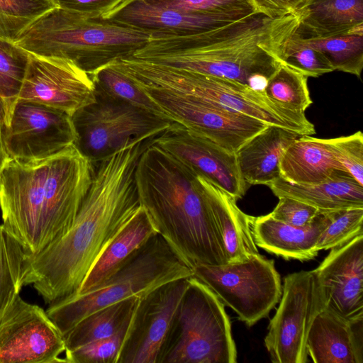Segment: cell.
Masks as SVG:
<instances>
[{
  "label": "cell",
  "mask_w": 363,
  "mask_h": 363,
  "mask_svg": "<svg viewBox=\"0 0 363 363\" xmlns=\"http://www.w3.org/2000/svg\"><path fill=\"white\" fill-rule=\"evenodd\" d=\"M329 223L326 211H320L312 223L303 227L286 224L265 216H250L255 242L285 259L309 260L317 256L318 238Z\"/></svg>",
  "instance_id": "obj_22"
},
{
  "label": "cell",
  "mask_w": 363,
  "mask_h": 363,
  "mask_svg": "<svg viewBox=\"0 0 363 363\" xmlns=\"http://www.w3.org/2000/svg\"><path fill=\"white\" fill-rule=\"evenodd\" d=\"M328 144L344 171L363 186V135H352L327 139Z\"/></svg>",
  "instance_id": "obj_40"
},
{
  "label": "cell",
  "mask_w": 363,
  "mask_h": 363,
  "mask_svg": "<svg viewBox=\"0 0 363 363\" xmlns=\"http://www.w3.org/2000/svg\"><path fill=\"white\" fill-rule=\"evenodd\" d=\"M113 66L134 84L157 88L257 119L299 135H312L314 125L305 113L291 111L263 91L243 84L133 57L116 60Z\"/></svg>",
  "instance_id": "obj_5"
},
{
  "label": "cell",
  "mask_w": 363,
  "mask_h": 363,
  "mask_svg": "<svg viewBox=\"0 0 363 363\" xmlns=\"http://www.w3.org/2000/svg\"><path fill=\"white\" fill-rule=\"evenodd\" d=\"M279 301L264 338L271 361L306 363L309 329L315 317L326 307L325 296L315 270L286 275Z\"/></svg>",
  "instance_id": "obj_10"
},
{
  "label": "cell",
  "mask_w": 363,
  "mask_h": 363,
  "mask_svg": "<svg viewBox=\"0 0 363 363\" xmlns=\"http://www.w3.org/2000/svg\"><path fill=\"white\" fill-rule=\"evenodd\" d=\"M57 6L52 0H0V38L14 43L35 20Z\"/></svg>",
  "instance_id": "obj_35"
},
{
  "label": "cell",
  "mask_w": 363,
  "mask_h": 363,
  "mask_svg": "<svg viewBox=\"0 0 363 363\" xmlns=\"http://www.w3.org/2000/svg\"><path fill=\"white\" fill-rule=\"evenodd\" d=\"M2 135L9 157L23 162L48 159L76 140L69 114L21 99L13 104Z\"/></svg>",
  "instance_id": "obj_13"
},
{
  "label": "cell",
  "mask_w": 363,
  "mask_h": 363,
  "mask_svg": "<svg viewBox=\"0 0 363 363\" xmlns=\"http://www.w3.org/2000/svg\"><path fill=\"white\" fill-rule=\"evenodd\" d=\"M65 111L70 116L96 100L94 84L72 61L29 52L18 99Z\"/></svg>",
  "instance_id": "obj_17"
},
{
  "label": "cell",
  "mask_w": 363,
  "mask_h": 363,
  "mask_svg": "<svg viewBox=\"0 0 363 363\" xmlns=\"http://www.w3.org/2000/svg\"><path fill=\"white\" fill-rule=\"evenodd\" d=\"M138 298H125L83 318L63 335L65 352L116 333L130 323Z\"/></svg>",
  "instance_id": "obj_29"
},
{
  "label": "cell",
  "mask_w": 363,
  "mask_h": 363,
  "mask_svg": "<svg viewBox=\"0 0 363 363\" xmlns=\"http://www.w3.org/2000/svg\"><path fill=\"white\" fill-rule=\"evenodd\" d=\"M308 77L282 63L268 79L263 92L273 102L291 111L305 113L313 104Z\"/></svg>",
  "instance_id": "obj_31"
},
{
  "label": "cell",
  "mask_w": 363,
  "mask_h": 363,
  "mask_svg": "<svg viewBox=\"0 0 363 363\" xmlns=\"http://www.w3.org/2000/svg\"><path fill=\"white\" fill-rule=\"evenodd\" d=\"M135 178L140 204L157 233L192 267L227 263L196 174L151 142L138 159Z\"/></svg>",
  "instance_id": "obj_3"
},
{
  "label": "cell",
  "mask_w": 363,
  "mask_h": 363,
  "mask_svg": "<svg viewBox=\"0 0 363 363\" xmlns=\"http://www.w3.org/2000/svg\"><path fill=\"white\" fill-rule=\"evenodd\" d=\"M62 9L93 18L108 20L125 0H52Z\"/></svg>",
  "instance_id": "obj_42"
},
{
  "label": "cell",
  "mask_w": 363,
  "mask_h": 363,
  "mask_svg": "<svg viewBox=\"0 0 363 363\" xmlns=\"http://www.w3.org/2000/svg\"><path fill=\"white\" fill-rule=\"evenodd\" d=\"M279 197L298 199L320 211L363 207V186L350 174L339 171L332 178L315 184L299 185L281 177L268 186Z\"/></svg>",
  "instance_id": "obj_28"
},
{
  "label": "cell",
  "mask_w": 363,
  "mask_h": 363,
  "mask_svg": "<svg viewBox=\"0 0 363 363\" xmlns=\"http://www.w3.org/2000/svg\"><path fill=\"white\" fill-rule=\"evenodd\" d=\"M49 158L29 162L9 158L0 172L1 225L28 255L38 253Z\"/></svg>",
  "instance_id": "obj_14"
},
{
  "label": "cell",
  "mask_w": 363,
  "mask_h": 363,
  "mask_svg": "<svg viewBox=\"0 0 363 363\" xmlns=\"http://www.w3.org/2000/svg\"><path fill=\"white\" fill-rule=\"evenodd\" d=\"M8 119V109L4 100L0 97V123L6 124Z\"/></svg>",
  "instance_id": "obj_45"
},
{
  "label": "cell",
  "mask_w": 363,
  "mask_h": 363,
  "mask_svg": "<svg viewBox=\"0 0 363 363\" xmlns=\"http://www.w3.org/2000/svg\"><path fill=\"white\" fill-rule=\"evenodd\" d=\"M256 10L269 17L276 18L294 13L306 0H250Z\"/></svg>",
  "instance_id": "obj_43"
},
{
  "label": "cell",
  "mask_w": 363,
  "mask_h": 363,
  "mask_svg": "<svg viewBox=\"0 0 363 363\" xmlns=\"http://www.w3.org/2000/svg\"><path fill=\"white\" fill-rule=\"evenodd\" d=\"M189 279L167 282L138 298L117 363H160Z\"/></svg>",
  "instance_id": "obj_15"
},
{
  "label": "cell",
  "mask_w": 363,
  "mask_h": 363,
  "mask_svg": "<svg viewBox=\"0 0 363 363\" xmlns=\"http://www.w3.org/2000/svg\"><path fill=\"white\" fill-rule=\"evenodd\" d=\"M152 143L196 175H200L236 201L248 188L238 165L235 153L186 129L172 125Z\"/></svg>",
  "instance_id": "obj_18"
},
{
  "label": "cell",
  "mask_w": 363,
  "mask_h": 363,
  "mask_svg": "<svg viewBox=\"0 0 363 363\" xmlns=\"http://www.w3.org/2000/svg\"><path fill=\"white\" fill-rule=\"evenodd\" d=\"M28 253L0 225V319L24 286Z\"/></svg>",
  "instance_id": "obj_30"
},
{
  "label": "cell",
  "mask_w": 363,
  "mask_h": 363,
  "mask_svg": "<svg viewBox=\"0 0 363 363\" xmlns=\"http://www.w3.org/2000/svg\"><path fill=\"white\" fill-rule=\"evenodd\" d=\"M108 20L152 34L167 35L199 33L233 23L220 18L165 6L147 0L123 1Z\"/></svg>",
  "instance_id": "obj_20"
},
{
  "label": "cell",
  "mask_w": 363,
  "mask_h": 363,
  "mask_svg": "<svg viewBox=\"0 0 363 363\" xmlns=\"http://www.w3.org/2000/svg\"><path fill=\"white\" fill-rule=\"evenodd\" d=\"M96 100L75 111L74 145L93 164L128 143L152 140L173 123L95 89Z\"/></svg>",
  "instance_id": "obj_8"
},
{
  "label": "cell",
  "mask_w": 363,
  "mask_h": 363,
  "mask_svg": "<svg viewBox=\"0 0 363 363\" xmlns=\"http://www.w3.org/2000/svg\"><path fill=\"white\" fill-rule=\"evenodd\" d=\"M3 124L0 123V172L3 167L6 164V162L9 159L4 143L3 135H2V127Z\"/></svg>",
  "instance_id": "obj_44"
},
{
  "label": "cell",
  "mask_w": 363,
  "mask_h": 363,
  "mask_svg": "<svg viewBox=\"0 0 363 363\" xmlns=\"http://www.w3.org/2000/svg\"><path fill=\"white\" fill-rule=\"evenodd\" d=\"M88 74L92 79L96 90L113 98L167 118L140 89L109 64Z\"/></svg>",
  "instance_id": "obj_33"
},
{
  "label": "cell",
  "mask_w": 363,
  "mask_h": 363,
  "mask_svg": "<svg viewBox=\"0 0 363 363\" xmlns=\"http://www.w3.org/2000/svg\"><path fill=\"white\" fill-rule=\"evenodd\" d=\"M194 276L206 284L251 327L279 301L282 287L273 259L259 253L246 260L221 265L196 264Z\"/></svg>",
  "instance_id": "obj_9"
},
{
  "label": "cell",
  "mask_w": 363,
  "mask_h": 363,
  "mask_svg": "<svg viewBox=\"0 0 363 363\" xmlns=\"http://www.w3.org/2000/svg\"><path fill=\"white\" fill-rule=\"evenodd\" d=\"M237 350L225 305L189 277L160 363H235Z\"/></svg>",
  "instance_id": "obj_7"
},
{
  "label": "cell",
  "mask_w": 363,
  "mask_h": 363,
  "mask_svg": "<svg viewBox=\"0 0 363 363\" xmlns=\"http://www.w3.org/2000/svg\"><path fill=\"white\" fill-rule=\"evenodd\" d=\"M28 59V52L13 42L0 38V97L7 106L8 118L17 101Z\"/></svg>",
  "instance_id": "obj_34"
},
{
  "label": "cell",
  "mask_w": 363,
  "mask_h": 363,
  "mask_svg": "<svg viewBox=\"0 0 363 363\" xmlns=\"http://www.w3.org/2000/svg\"><path fill=\"white\" fill-rule=\"evenodd\" d=\"M301 136L268 125L235 152L240 172L247 184L269 186L280 177L279 162L289 145Z\"/></svg>",
  "instance_id": "obj_25"
},
{
  "label": "cell",
  "mask_w": 363,
  "mask_h": 363,
  "mask_svg": "<svg viewBox=\"0 0 363 363\" xmlns=\"http://www.w3.org/2000/svg\"><path fill=\"white\" fill-rule=\"evenodd\" d=\"M306 347L315 363H362L363 317L347 320L325 307L311 324Z\"/></svg>",
  "instance_id": "obj_21"
},
{
  "label": "cell",
  "mask_w": 363,
  "mask_h": 363,
  "mask_svg": "<svg viewBox=\"0 0 363 363\" xmlns=\"http://www.w3.org/2000/svg\"><path fill=\"white\" fill-rule=\"evenodd\" d=\"M326 212L329 223L318 238L316 246L318 252L342 245L354 237L363 235V207Z\"/></svg>",
  "instance_id": "obj_37"
},
{
  "label": "cell",
  "mask_w": 363,
  "mask_h": 363,
  "mask_svg": "<svg viewBox=\"0 0 363 363\" xmlns=\"http://www.w3.org/2000/svg\"><path fill=\"white\" fill-rule=\"evenodd\" d=\"M193 276V267L157 233L102 284L49 304L46 312L64 335L95 311L132 296L140 297L167 282Z\"/></svg>",
  "instance_id": "obj_6"
},
{
  "label": "cell",
  "mask_w": 363,
  "mask_h": 363,
  "mask_svg": "<svg viewBox=\"0 0 363 363\" xmlns=\"http://www.w3.org/2000/svg\"><path fill=\"white\" fill-rule=\"evenodd\" d=\"M314 270L326 308L347 320L363 317V235L331 248Z\"/></svg>",
  "instance_id": "obj_19"
},
{
  "label": "cell",
  "mask_w": 363,
  "mask_h": 363,
  "mask_svg": "<svg viewBox=\"0 0 363 363\" xmlns=\"http://www.w3.org/2000/svg\"><path fill=\"white\" fill-rule=\"evenodd\" d=\"M279 169L282 179L299 185L323 182L339 171L345 172L327 139L311 135L298 136L289 145L281 157Z\"/></svg>",
  "instance_id": "obj_27"
},
{
  "label": "cell",
  "mask_w": 363,
  "mask_h": 363,
  "mask_svg": "<svg viewBox=\"0 0 363 363\" xmlns=\"http://www.w3.org/2000/svg\"><path fill=\"white\" fill-rule=\"evenodd\" d=\"M298 17L261 12L228 26L186 34H152L132 57L233 80L262 91L284 63L283 52Z\"/></svg>",
  "instance_id": "obj_2"
},
{
  "label": "cell",
  "mask_w": 363,
  "mask_h": 363,
  "mask_svg": "<svg viewBox=\"0 0 363 363\" xmlns=\"http://www.w3.org/2000/svg\"><path fill=\"white\" fill-rule=\"evenodd\" d=\"M129 323L108 337L89 342L65 352L66 362L117 363Z\"/></svg>",
  "instance_id": "obj_39"
},
{
  "label": "cell",
  "mask_w": 363,
  "mask_h": 363,
  "mask_svg": "<svg viewBox=\"0 0 363 363\" xmlns=\"http://www.w3.org/2000/svg\"><path fill=\"white\" fill-rule=\"evenodd\" d=\"M196 178L220 235L227 263L258 254L250 228L251 216L242 212L237 201L223 189L200 175Z\"/></svg>",
  "instance_id": "obj_23"
},
{
  "label": "cell",
  "mask_w": 363,
  "mask_h": 363,
  "mask_svg": "<svg viewBox=\"0 0 363 363\" xmlns=\"http://www.w3.org/2000/svg\"><path fill=\"white\" fill-rule=\"evenodd\" d=\"M134 84L172 121L230 152L235 153L253 136L270 125L183 95Z\"/></svg>",
  "instance_id": "obj_12"
},
{
  "label": "cell",
  "mask_w": 363,
  "mask_h": 363,
  "mask_svg": "<svg viewBox=\"0 0 363 363\" xmlns=\"http://www.w3.org/2000/svg\"><path fill=\"white\" fill-rule=\"evenodd\" d=\"M93 172L91 162L74 144L49 158L38 253L70 229L90 187Z\"/></svg>",
  "instance_id": "obj_11"
},
{
  "label": "cell",
  "mask_w": 363,
  "mask_h": 363,
  "mask_svg": "<svg viewBox=\"0 0 363 363\" xmlns=\"http://www.w3.org/2000/svg\"><path fill=\"white\" fill-rule=\"evenodd\" d=\"M152 140L128 143L93 164L92 180L70 229L35 255L23 278L47 304L77 294L101 252L141 208L135 178Z\"/></svg>",
  "instance_id": "obj_1"
},
{
  "label": "cell",
  "mask_w": 363,
  "mask_h": 363,
  "mask_svg": "<svg viewBox=\"0 0 363 363\" xmlns=\"http://www.w3.org/2000/svg\"><path fill=\"white\" fill-rule=\"evenodd\" d=\"M295 13L294 37L303 40L363 33V0H306Z\"/></svg>",
  "instance_id": "obj_24"
},
{
  "label": "cell",
  "mask_w": 363,
  "mask_h": 363,
  "mask_svg": "<svg viewBox=\"0 0 363 363\" xmlns=\"http://www.w3.org/2000/svg\"><path fill=\"white\" fill-rule=\"evenodd\" d=\"M64 337L46 311L18 295L0 319V363L66 362Z\"/></svg>",
  "instance_id": "obj_16"
},
{
  "label": "cell",
  "mask_w": 363,
  "mask_h": 363,
  "mask_svg": "<svg viewBox=\"0 0 363 363\" xmlns=\"http://www.w3.org/2000/svg\"><path fill=\"white\" fill-rule=\"evenodd\" d=\"M160 5L227 20L240 21L256 12L250 0H147Z\"/></svg>",
  "instance_id": "obj_36"
},
{
  "label": "cell",
  "mask_w": 363,
  "mask_h": 363,
  "mask_svg": "<svg viewBox=\"0 0 363 363\" xmlns=\"http://www.w3.org/2000/svg\"><path fill=\"white\" fill-rule=\"evenodd\" d=\"M156 233L147 212L141 206L101 252L77 294L86 292L108 279Z\"/></svg>",
  "instance_id": "obj_26"
},
{
  "label": "cell",
  "mask_w": 363,
  "mask_h": 363,
  "mask_svg": "<svg viewBox=\"0 0 363 363\" xmlns=\"http://www.w3.org/2000/svg\"><path fill=\"white\" fill-rule=\"evenodd\" d=\"M151 35L57 6L35 20L14 43L32 54L69 60L90 74L115 60L133 56Z\"/></svg>",
  "instance_id": "obj_4"
},
{
  "label": "cell",
  "mask_w": 363,
  "mask_h": 363,
  "mask_svg": "<svg viewBox=\"0 0 363 363\" xmlns=\"http://www.w3.org/2000/svg\"><path fill=\"white\" fill-rule=\"evenodd\" d=\"M301 40L323 53L335 70L360 77L363 68V33Z\"/></svg>",
  "instance_id": "obj_32"
},
{
  "label": "cell",
  "mask_w": 363,
  "mask_h": 363,
  "mask_svg": "<svg viewBox=\"0 0 363 363\" xmlns=\"http://www.w3.org/2000/svg\"><path fill=\"white\" fill-rule=\"evenodd\" d=\"M320 211L296 199L279 197V202L269 215L274 219L286 224L303 227L313 223Z\"/></svg>",
  "instance_id": "obj_41"
},
{
  "label": "cell",
  "mask_w": 363,
  "mask_h": 363,
  "mask_svg": "<svg viewBox=\"0 0 363 363\" xmlns=\"http://www.w3.org/2000/svg\"><path fill=\"white\" fill-rule=\"evenodd\" d=\"M282 60L284 64L307 77H318L335 70L323 53L294 36L285 45Z\"/></svg>",
  "instance_id": "obj_38"
}]
</instances>
